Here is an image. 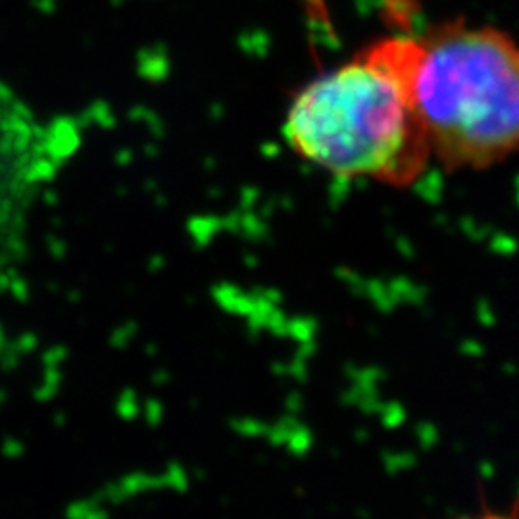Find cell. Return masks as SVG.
I'll use <instances>...</instances> for the list:
<instances>
[{
    "label": "cell",
    "mask_w": 519,
    "mask_h": 519,
    "mask_svg": "<svg viewBox=\"0 0 519 519\" xmlns=\"http://www.w3.org/2000/svg\"><path fill=\"white\" fill-rule=\"evenodd\" d=\"M418 49L395 35L304 85L285 120L292 150L345 180L414 187L435 162L414 99Z\"/></svg>",
    "instance_id": "cell-1"
},
{
    "label": "cell",
    "mask_w": 519,
    "mask_h": 519,
    "mask_svg": "<svg viewBox=\"0 0 519 519\" xmlns=\"http://www.w3.org/2000/svg\"><path fill=\"white\" fill-rule=\"evenodd\" d=\"M414 99L446 172H485L519 155V43L451 21L418 37Z\"/></svg>",
    "instance_id": "cell-2"
}]
</instances>
